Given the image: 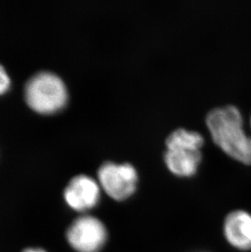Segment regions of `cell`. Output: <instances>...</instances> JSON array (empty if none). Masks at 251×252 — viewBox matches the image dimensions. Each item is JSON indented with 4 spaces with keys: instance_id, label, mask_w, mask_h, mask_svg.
<instances>
[{
    "instance_id": "6",
    "label": "cell",
    "mask_w": 251,
    "mask_h": 252,
    "mask_svg": "<svg viewBox=\"0 0 251 252\" xmlns=\"http://www.w3.org/2000/svg\"><path fill=\"white\" fill-rule=\"evenodd\" d=\"M223 236L231 247L247 252L251 250V214L245 210H234L226 216Z\"/></svg>"
},
{
    "instance_id": "4",
    "label": "cell",
    "mask_w": 251,
    "mask_h": 252,
    "mask_svg": "<svg viewBox=\"0 0 251 252\" xmlns=\"http://www.w3.org/2000/svg\"><path fill=\"white\" fill-rule=\"evenodd\" d=\"M66 238L77 252H100L106 245L109 232L101 220L84 214L69 225Z\"/></svg>"
},
{
    "instance_id": "1",
    "label": "cell",
    "mask_w": 251,
    "mask_h": 252,
    "mask_svg": "<svg viewBox=\"0 0 251 252\" xmlns=\"http://www.w3.org/2000/svg\"><path fill=\"white\" fill-rule=\"evenodd\" d=\"M206 123L219 147L238 162L251 164V137L245 132L242 115L237 107L215 108L206 115Z\"/></svg>"
},
{
    "instance_id": "3",
    "label": "cell",
    "mask_w": 251,
    "mask_h": 252,
    "mask_svg": "<svg viewBox=\"0 0 251 252\" xmlns=\"http://www.w3.org/2000/svg\"><path fill=\"white\" fill-rule=\"evenodd\" d=\"M97 178L102 191L117 202H124L132 197L139 181L137 171L132 164L110 161L104 162L99 167Z\"/></svg>"
},
{
    "instance_id": "2",
    "label": "cell",
    "mask_w": 251,
    "mask_h": 252,
    "mask_svg": "<svg viewBox=\"0 0 251 252\" xmlns=\"http://www.w3.org/2000/svg\"><path fill=\"white\" fill-rule=\"evenodd\" d=\"M25 98L33 110L41 114H51L66 105L68 91L64 81L57 74L39 71L26 83Z\"/></svg>"
},
{
    "instance_id": "5",
    "label": "cell",
    "mask_w": 251,
    "mask_h": 252,
    "mask_svg": "<svg viewBox=\"0 0 251 252\" xmlns=\"http://www.w3.org/2000/svg\"><path fill=\"white\" fill-rule=\"evenodd\" d=\"M101 192L97 180L80 174L73 177L64 189V201L72 210L86 213L97 207Z\"/></svg>"
},
{
    "instance_id": "8",
    "label": "cell",
    "mask_w": 251,
    "mask_h": 252,
    "mask_svg": "<svg viewBox=\"0 0 251 252\" xmlns=\"http://www.w3.org/2000/svg\"><path fill=\"white\" fill-rule=\"evenodd\" d=\"M203 144L201 134L185 128L176 129L166 140V150H198Z\"/></svg>"
},
{
    "instance_id": "9",
    "label": "cell",
    "mask_w": 251,
    "mask_h": 252,
    "mask_svg": "<svg viewBox=\"0 0 251 252\" xmlns=\"http://www.w3.org/2000/svg\"><path fill=\"white\" fill-rule=\"evenodd\" d=\"M11 79L4 67L0 64V94L5 93L9 88Z\"/></svg>"
},
{
    "instance_id": "10",
    "label": "cell",
    "mask_w": 251,
    "mask_h": 252,
    "mask_svg": "<svg viewBox=\"0 0 251 252\" xmlns=\"http://www.w3.org/2000/svg\"><path fill=\"white\" fill-rule=\"evenodd\" d=\"M24 252H46L41 249H27Z\"/></svg>"
},
{
    "instance_id": "7",
    "label": "cell",
    "mask_w": 251,
    "mask_h": 252,
    "mask_svg": "<svg viewBox=\"0 0 251 252\" xmlns=\"http://www.w3.org/2000/svg\"><path fill=\"white\" fill-rule=\"evenodd\" d=\"M202 155L200 150H166L164 161L171 173L180 177H191L196 174Z\"/></svg>"
}]
</instances>
